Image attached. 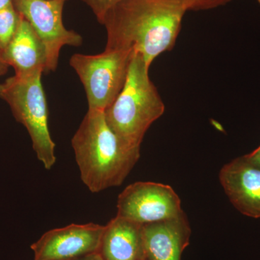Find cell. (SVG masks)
Returning <instances> with one entry per match:
<instances>
[{
  "label": "cell",
  "instance_id": "12",
  "mask_svg": "<svg viewBox=\"0 0 260 260\" xmlns=\"http://www.w3.org/2000/svg\"><path fill=\"white\" fill-rule=\"evenodd\" d=\"M99 253L104 260H147L143 225L116 215L105 225Z\"/></svg>",
  "mask_w": 260,
  "mask_h": 260
},
{
  "label": "cell",
  "instance_id": "15",
  "mask_svg": "<svg viewBox=\"0 0 260 260\" xmlns=\"http://www.w3.org/2000/svg\"><path fill=\"white\" fill-rule=\"evenodd\" d=\"M231 0H186L189 10H202L212 9L226 4Z\"/></svg>",
  "mask_w": 260,
  "mask_h": 260
},
{
  "label": "cell",
  "instance_id": "16",
  "mask_svg": "<svg viewBox=\"0 0 260 260\" xmlns=\"http://www.w3.org/2000/svg\"><path fill=\"white\" fill-rule=\"evenodd\" d=\"M245 155L249 160L260 167V146L255 149L254 151Z\"/></svg>",
  "mask_w": 260,
  "mask_h": 260
},
{
  "label": "cell",
  "instance_id": "3",
  "mask_svg": "<svg viewBox=\"0 0 260 260\" xmlns=\"http://www.w3.org/2000/svg\"><path fill=\"white\" fill-rule=\"evenodd\" d=\"M149 70L143 56L134 52L122 90L104 111L109 127L132 148H140L149 128L165 112Z\"/></svg>",
  "mask_w": 260,
  "mask_h": 260
},
{
  "label": "cell",
  "instance_id": "19",
  "mask_svg": "<svg viewBox=\"0 0 260 260\" xmlns=\"http://www.w3.org/2000/svg\"><path fill=\"white\" fill-rule=\"evenodd\" d=\"M12 5V0H0V10L5 9Z\"/></svg>",
  "mask_w": 260,
  "mask_h": 260
},
{
  "label": "cell",
  "instance_id": "18",
  "mask_svg": "<svg viewBox=\"0 0 260 260\" xmlns=\"http://www.w3.org/2000/svg\"><path fill=\"white\" fill-rule=\"evenodd\" d=\"M8 68L9 66L5 62L3 57V54L0 51V76L5 75L8 72Z\"/></svg>",
  "mask_w": 260,
  "mask_h": 260
},
{
  "label": "cell",
  "instance_id": "7",
  "mask_svg": "<svg viewBox=\"0 0 260 260\" xmlns=\"http://www.w3.org/2000/svg\"><path fill=\"white\" fill-rule=\"evenodd\" d=\"M118 216L135 223H156L184 213L179 195L167 184L138 181L126 186L117 200Z\"/></svg>",
  "mask_w": 260,
  "mask_h": 260
},
{
  "label": "cell",
  "instance_id": "8",
  "mask_svg": "<svg viewBox=\"0 0 260 260\" xmlns=\"http://www.w3.org/2000/svg\"><path fill=\"white\" fill-rule=\"evenodd\" d=\"M105 225L70 224L43 234L32 244L34 260H72L99 252Z\"/></svg>",
  "mask_w": 260,
  "mask_h": 260
},
{
  "label": "cell",
  "instance_id": "10",
  "mask_svg": "<svg viewBox=\"0 0 260 260\" xmlns=\"http://www.w3.org/2000/svg\"><path fill=\"white\" fill-rule=\"evenodd\" d=\"M190 234L184 212L176 218L143 225L147 260H181Z\"/></svg>",
  "mask_w": 260,
  "mask_h": 260
},
{
  "label": "cell",
  "instance_id": "2",
  "mask_svg": "<svg viewBox=\"0 0 260 260\" xmlns=\"http://www.w3.org/2000/svg\"><path fill=\"white\" fill-rule=\"evenodd\" d=\"M80 179L93 193L120 186L139 160L140 148L124 144L103 111L90 110L72 139Z\"/></svg>",
  "mask_w": 260,
  "mask_h": 260
},
{
  "label": "cell",
  "instance_id": "6",
  "mask_svg": "<svg viewBox=\"0 0 260 260\" xmlns=\"http://www.w3.org/2000/svg\"><path fill=\"white\" fill-rule=\"evenodd\" d=\"M68 0H12L15 10L23 17L42 39L47 51L44 73L54 72L59 63L61 49L65 46L79 47L83 38L65 28L63 9Z\"/></svg>",
  "mask_w": 260,
  "mask_h": 260
},
{
  "label": "cell",
  "instance_id": "14",
  "mask_svg": "<svg viewBox=\"0 0 260 260\" xmlns=\"http://www.w3.org/2000/svg\"><path fill=\"white\" fill-rule=\"evenodd\" d=\"M88 5L96 17L98 21L100 22L106 13L123 0H80Z\"/></svg>",
  "mask_w": 260,
  "mask_h": 260
},
{
  "label": "cell",
  "instance_id": "13",
  "mask_svg": "<svg viewBox=\"0 0 260 260\" xmlns=\"http://www.w3.org/2000/svg\"><path fill=\"white\" fill-rule=\"evenodd\" d=\"M19 16L20 15L13 5L0 10V51L2 54L14 37L18 27Z\"/></svg>",
  "mask_w": 260,
  "mask_h": 260
},
{
  "label": "cell",
  "instance_id": "9",
  "mask_svg": "<svg viewBox=\"0 0 260 260\" xmlns=\"http://www.w3.org/2000/svg\"><path fill=\"white\" fill-rule=\"evenodd\" d=\"M219 181L234 208L242 215L260 218V167L246 155L225 164Z\"/></svg>",
  "mask_w": 260,
  "mask_h": 260
},
{
  "label": "cell",
  "instance_id": "1",
  "mask_svg": "<svg viewBox=\"0 0 260 260\" xmlns=\"http://www.w3.org/2000/svg\"><path fill=\"white\" fill-rule=\"evenodd\" d=\"M188 10L186 0H123L99 22L107 30L105 49L138 53L150 68L174 47Z\"/></svg>",
  "mask_w": 260,
  "mask_h": 260
},
{
  "label": "cell",
  "instance_id": "4",
  "mask_svg": "<svg viewBox=\"0 0 260 260\" xmlns=\"http://www.w3.org/2000/svg\"><path fill=\"white\" fill-rule=\"evenodd\" d=\"M42 73L14 76L0 84V98L9 105L13 116L28 131L37 158L47 170L56 162L55 143L48 125L47 99Z\"/></svg>",
  "mask_w": 260,
  "mask_h": 260
},
{
  "label": "cell",
  "instance_id": "20",
  "mask_svg": "<svg viewBox=\"0 0 260 260\" xmlns=\"http://www.w3.org/2000/svg\"><path fill=\"white\" fill-rule=\"evenodd\" d=\"M258 3H259V4L260 5V0H257Z\"/></svg>",
  "mask_w": 260,
  "mask_h": 260
},
{
  "label": "cell",
  "instance_id": "17",
  "mask_svg": "<svg viewBox=\"0 0 260 260\" xmlns=\"http://www.w3.org/2000/svg\"><path fill=\"white\" fill-rule=\"evenodd\" d=\"M72 260H104L102 254L99 252L92 253V254H87V255L80 256L76 259Z\"/></svg>",
  "mask_w": 260,
  "mask_h": 260
},
{
  "label": "cell",
  "instance_id": "11",
  "mask_svg": "<svg viewBox=\"0 0 260 260\" xmlns=\"http://www.w3.org/2000/svg\"><path fill=\"white\" fill-rule=\"evenodd\" d=\"M19 15L16 31L3 52V59L8 66L14 68L17 76L44 73L47 65L45 46L30 24Z\"/></svg>",
  "mask_w": 260,
  "mask_h": 260
},
{
  "label": "cell",
  "instance_id": "5",
  "mask_svg": "<svg viewBox=\"0 0 260 260\" xmlns=\"http://www.w3.org/2000/svg\"><path fill=\"white\" fill-rule=\"evenodd\" d=\"M133 54L105 49L95 55L72 56L70 65L83 83L88 109L104 112L112 105L125 84Z\"/></svg>",
  "mask_w": 260,
  "mask_h": 260
}]
</instances>
